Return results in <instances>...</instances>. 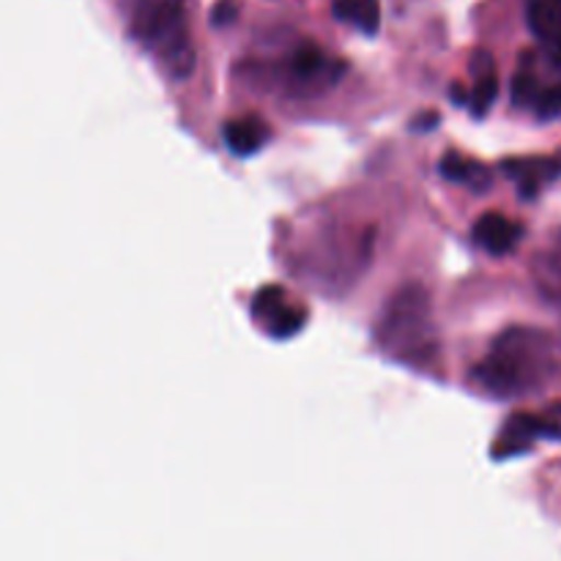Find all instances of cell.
<instances>
[{
    "label": "cell",
    "instance_id": "6da1fadb",
    "mask_svg": "<svg viewBox=\"0 0 561 561\" xmlns=\"http://www.w3.org/2000/svg\"><path fill=\"white\" fill-rule=\"evenodd\" d=\"M129 31L173 80L195 69V44L186 20V0H126Z\"/></svg>",
    "mask_w": 561,
    "mask_h": 561
},
{
    "label": "cell",
    "instance_id": "7a4b0ae2",
    "mask_svg": "<svg viewBox=\"0 0 561 561\" xmlns=\"http://www.w3.org/2000/svg\"><path fill=\"white\" fill-rule=\"evenodd\" d=\"M537 334L524 332V329H513L504 334L496 348L488 354V359L477 365V378L499 394L524 392L537 381L542 367V345L531 343Z\"/></svg>",
    "mask_w": 561,
    "mask_h": 561
},
{
    "label": "cell",
    "instance_id": "3957f363",
    "mask_svg": "<svg viewBox=\"0 0 561 561\" xmlns=\"http://www.w3.org/2000/svg\"><path fill=\"white\" fill-rule=\"evenodd\" d=\"M381 337L394 354L405 359H422L433 348L431 329V305H427L425 290L405 288L389 305L383 316Z\"/></svg>",
    "mask_w": 561,
    "mask_h": 561
},
{
    "label": "cell",
    "instance_id": "277c9868",
    "mask_svg": "<svg viewBox=\"0 0 561 561\" xmlns=\"http://www.w3.org/2000/svg\"><path fill=\"white\" fill-rule=\"evenodd\" d=\"M252 316H255V321L261 323L272 337L288 340L301 332L307 312L301 310V307H296L283 288L268 285V288H261L255 294V301H252Z\"/></svg>",
    "mask_w": 561,
    "mask_h": 561
},
{
    "label": "cell",
    "instance_id": "5b68a950",
    "mask_svg": "<svg viewBox=\"0 0 561 561\" xmlns=\"http://www.w3.org/2000/svg\"><path fill=\"white\" fill-rule=\"evenodd\" d=\"M520 236H524L520 225L499 211H488L474 225V241L482 250L491 252V255H507V252H513L518 247Z\"/></svg>",
    "mask_w": 561,
    "mask_h": 561
},
{
    "label": "cell",
    "instance_id": "8992f818",
    "mask_svg": "<svg viewBox=\"0 0 561 561\" xmlns=\"http://www.w3.org/2000/svg\"><path fill=\"white\" fill-rule=\"evenodd\" d=\"M504 170L513 179H518L520 195L535 197L546 181L557 179L561 173V162L559 159H513V162L504 164Z\"/></svg>",
    "mask_w": 561,
    "mask_h": 561
},
{
    "label": "cell",
    "instance_id": "52a82bcc",
    "mask_svg": "<svg viewBox=\"0 0 561 561\" xmlns=\"http://www.w3.org/2000/svg\"><path fill=\"white\" fill-rule=\"evenodd\" d=\"M268 140V129L257 118H236L225 124V146L236 157H252Z\"/></svg>",
    "mask_w": 561,
    "mask_h": 561
},
{
    "label": "cell",
    "instance_id": "ba28073f",
    "mask_svg": "<svg viewBox=\"0 0 561 561\" xmlns=\"http://www.w3.org/2000/svg\"><path fill=\"white\" fill-rule=\"evenodd\" d=\"M438 170H442L444 179L455 181V184L469 186V190H474V192H482L491 186V170H488L485 164L477 162V159L463 157V153H455V151L444 153Z\"/></svg>",
    "mask_w": 561,
    "mask_h": 561
},
{
    "label": "cell",
    "instance_id": "9c48e42d",
    "mask_svg": "<svg viewBox=\"0 0 561 561\" xmlns=\"http://www.w3.org/2000/svg\"><path fill=\"white\" fill-rule=\"evenodd\" d=\"M526 20L546 47H561V0H529Z\"/></svg>",
    "mask_w": 561,
    "mask_h": 561
},
{
    "label": "cell",
    "instance_id": "30bf717a",
    "mask_svg": "<svg viewBox=\"0 0 561 561\" xmlns=\"http://www.w3.org/2000/svg\"><path fill=\"white\" fill-rule=\"evenodd\" d=\"M334 20L356 27L365 36H373L381 27V3L378 0H334Z\"/></svg>",
    "mask_w": 561,
    "mask_h": 561
},
{
    "label": "cell",
    "instance_id": "8fae6325",
    "mask_svg": "<svg viewBox=\"0 0 561 561\" xmlns=\"http://www.w3.org/2000/svg\"><path fill=\"white\" fill-rule=\"evenodd\" d=\"M499 96V75L493 58L488 53L474 58V91L469 96V107L474 115H485Z\"/></svg>",
    "mask_w": 561,
    "mask_h": 561
},
{
    "label": "cell",
    "instance_id": "7c38bea8",
    "mask_svg": "<svg viewBox=\"0 0 561 561\" xmlns=\"http://www.w3.org/2000/svg\"><path fill=\"white\" fill-rule=\"evenodd\" d=\"M542 88L537 85V75L531 71V66H520V71L515 75V82H513V99L515 104H520V107H535L537 96H540Z\"/></svg>",
    "mask_w": 561,
    "mask_h": 561
},
{
    "label": "cell",
    "instance_id": "4fadbf2b",
    "mask_svg": "<svg viewBox=\"0 0 561 561\" xmlns=\"http://www.w3.org/2000/svg\"><path fill=\"white\" fill-rule=\"evenodd\" d=\"M327 64L329 60L323 58L321 49L312 47V44H305V47L296 49V55H294V69H296V75H301V77L318 75V71L327 69Z\"/></svg>",
    "mask_w": 561,
    "mask_h": 561
},
{
    "label": "cell",
    "instance_id": "5bb4252c",
    "mask_svg": "<svg viewBox=\"0 0 561 561\" xmlns=\"http://www.w3.org/2000/svg\"><path fill=\"white\" fill-rule=\"evenodd\" d=\"M535 110L540 118H557V115H561V85L542 88L535 102Z\"/></svg>",
    "mask_w": 561,
    "mask_h": 561
},
{
    "label": "cell",
    "instance_id": "9a60e30c",
    "mask_svg": "<svg viewBox=\"0 0 561 561\" xmlns=\"http://www.w3.org/2000/svg\"><path fill=\"white\" fill-rule=\"evenodd\" d=\"M236 14H239V11H236V5L230 3V0H222V3L214 9L211 20H214V25H228V22L236 20Z\"/></svg>",
    "mask_w": 561,
    "mask_h": 561
}]
</instances>
